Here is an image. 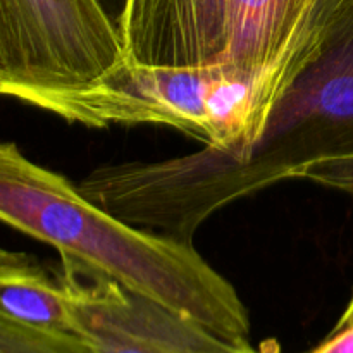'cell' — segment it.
I'll use <instances>...</instances> for the list:
<instances>
[{"label": "cell", "instance_id": "cell-1", "mask_svg": "<svg viewBox=\"0 0 353 353\" xmlns=\"http://www.w3.org/2000/svg\"><path fill=\"white\" fill-rule=\"evenodd\" d=\"M292 179L353 196V0H317L272 69L271 103L247 145L102 165L79 190L126 223L193 243L217 210Z\"/></svg>", "mask_w": 353, "mask_h": 353}, {"label": "cell", "instance_id": "cell-2", "mask_svg": "<svg viewBox=\"0 0 353 353\" xmlns=\"http://www.w3.org/2000/svg\"><path fill=\"white\" fill-rule=\"evenodd\" d=\"M0 219L174 316L226 340L248 341V309L192 241L107 212L14 141L0 145Z\"/></svg>", "mask_w": 353, "mask_h": 353}, {"label": "cell", "instance_id": "cell-3", "mask_svg": "<svg viewBox=\"0 0 353 353\" xmlns=\"http://www.w3.org/2000/svg\"><path fill=\"white\" fill-rule=\"evenodd\" d=\"M257 97L259 79L223 59L193 68L124 61L85 88L41 93L24 103L88 128L168 126L207 148L230 150L247 138Z\"/></svg>", "mask_w": 353, "mask_h": 353}, {"label": "cell", "instance_id": "cell-4", "mask_svg": "<svg viewBox=\"0 0 353 353\" xmlns=\"http://www.w3.org/2000/svg\"><path fill=\"white\" fill-rule=\"evenodd\" d=\"M126 61L102 0H0V93L85 88Z\"/></svg>", "mask_w": 353, "mask_h": 353}, {"label": "cell", "instance_id": "cell-5", "mask_svg": "<svg viewBox=\"0 0 353 353\" xmlns=\"http://www.w3.org/2000/svg\"><path fill=\"white\" fill-rule=\"evenodd\" d=\"M57 278L71 302L76 333L100 353H264L174 316L74 259L62 257Z\"/></svg>", "mask_w": 353, "mask_h": 353}, {"label": "cell", "instance_id": "cell-6", "mask_svg": "<svg viewBox=\"0 0 353 353\" xmlns=\"http://www.w3.org/2000/svg\"><path fill=\"white\" fill-rule=\"evenodd\" d=\"M230 0H124L116 24L126 61L193 68L226 54Z\"/></svg>", "mask_w": 353, "mask_h": 353}, {"label": "cell", "instance_id": "cell-7", "mask_svg": "<svg viewBox=\"0 0 353 353\" xmlns=\"http://www.w3.org/2000/svg\"><path fill=\"white\" fill-rule=\"evenodd\" d=\"M317 0H230L226 61L252 79H262L288 54Z\"/></svg>", "mask_w": 353, "mask_h": 353}, {"label": "cell", "instance_id": "cell-8", "mask_svg": "<svg viewBox=\"0 0 353 353\" xmlns=\"http://www.w3.org/2000/svg\"><path fill=\"white\" fill-rule=\"evenodd\" d=\"M0 316L43 330L76 331L61 279L23 252H0Z\"/></svg>", "mask_w": 353, "mask_h": 353}, {"label": "cell", "instance_id": "cell-9", "mask_svg": "<svg viewBox=\"0 0 353 353\" xmlns=\"http://www.w3.org/2000/svg\"><path fill=\"white\" fill-rule=\"evenodd\" d=\"M0 353H100L76 331L43 330L0 316Z\"/></svg>", "mask_w": 353, "mask_h": 353}, {"label": "cell", "instance_id": "cell-10", "mask_svg": "<svg viewBox=\"0 0 353 353\" xmlns=\"http://www.w3.org/2000/svg\"><path fill=\"white\" fill-rule=\"evenodd\" d=\"M309 353H353V295L333 330Z\"/></svg>", "mask_w": 353, "mask_h": 353}, {"label": "cell", "instance_id": "cell-11", "mask_svg": "<svg viewBox=\"0 0 353 353\" xmlns=\"http://www.w3.org/2000/svg\"><path fill=\"white\" fill-rule=\"evenodd\" d=\"M102 3L105 6V9L109 10L110 16L114 17V21H117V17H119L121 14V9H123L124 0H102Z\"/></svg>", "mask_w": 353, "mask_h": 353}]
</instances>
